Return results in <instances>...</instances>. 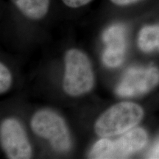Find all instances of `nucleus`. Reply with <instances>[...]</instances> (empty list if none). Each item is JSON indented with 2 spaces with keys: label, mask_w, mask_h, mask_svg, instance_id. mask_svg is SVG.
I'll use <instances>...</instances> for the list:
<instances>
[{
  "label": "nucleus",
  "mask_w": 159,
  "mask_h": 159,
  "mask_svg": "<svg viewBox=\"0 0 159 159\" xmlns=\"http://www.w3.org/2000/svg\"><path fill=\"white\" fill-rule=\"evenodd\" d=\"M143 116L142 108L136 103H117L97 119L94 125L95 132L104 138L122 134L138 125Z\"/></svg>",
  "instance_id": "nucleus-1"
},
{
  "label": "nucleus",
  "mask_w": 159,
  "mask_h": 159,
  "mask_svg": "<svg viewBox=\"0 0 159 159\" xmlns=\"http://www.w3.org/2000/svg\"><path fill=\"white\" fill-rule=\"evenodd\" d=\"M66 71L63 87L71 97L80 96L93 88L94 76L87 55L79 49H72L65 56Z\"/></svg>",
  "instance_id": "nucleus-2"
},
{
  "label": "nucleus",
  "mask_w": 159,
  "mask_h": 159,
  "mask_svg": "<svg viewBox=\"0 0 159 159\" xmlns=\"http://www.w3.org/2000/svg\"><path fill=\"white\" fill-rule=\"evenodd\" d=\"M148 142V134L142 128H134L122 134L115 141L102 139L91 148L89 158H126L142 150Z\"/></svg>",
  "instance_id": "nucleus-3"
},
{
  "label": "nucleus",
  "mask_w": 159,
  "mask_h": 159,
  "mask_svg": "<svg viewBox=\"0 0 159 159\" xmlns=\"http://www.w3.org/2000/svg\"><path fill=\"white\" fill-rule=\"evenodd\" d=\"M33 132L50 143L55 151L66 152L71 148V140L65 121L49 110L38 111L31 120Z\"/></svg>",
  "instance_id": "nucleus-4"
},
{
  "label": "nucleus",
  "mask_w": 159,
  "mask_h": 159,
  "mask_svg": "<svg viewBox=\"0 0 159 159\" xmlns=\"http://www.w3.org/2000/svg\"><path fill=\"white\" fill-rule=\"evenodd\" d=\"M158 83L159 69L156 67H132L122 77L116 92L120 97L139 96L152 90Z\"/></svg>",
  "instance_id": "nucleus-5"
},
{
  "label": "nucleus",
  "mask_w": 159,
  "mask_h": 159,
  "mask_svg": "<svg viewBox=\"0 0 159 159\" xmlns=\"http://www.w3.org/2000/svg\"><path fill=\"white\" fill-rule=\"evenodd\" d=\"M1 144L7 158L11 159L30 158L32 148L25 131L15 119H5L0 128Z\"/></svg>",
  "instance_id": "nucleus-6"
},
{
  "label": "nucleus",
  "mask_w": 159,
  "mask_h": 159,
  "mask_svg": "<svg viewBox=\"0 0 159 159\" xmlns=\"http://www.w3.org/2000/svg\"><path fill=\"white\" fill-rule=\"evenodd\" d=\"M105 48L102 53V61L106 66L116 68L123 63L127 48L126 29L121 24L108 27L102 34Z\"/></svg>",
  "instance_id": "nucleus-7"
},
{
  "label": "nucleus",
  "mask_w": 159,
  "mask_h": 159,
  "mask_svg": "<svg viewBox=\"0 0 159 159\" xmlns=\"http://www.w3.org/2000/svg\"><path fill=\"white\" fill-rule=\"evenodd\" d=\"M25 16L33 20L42 19L48 12L50 0H12Z\"/></svg>",
  "instance_id": "nucleus-8"
},
{
  "label": "nucleus",
  "mask_w": 159,
  "mask_h": 159,
  "mask_svg": "<svg viewBox=\"0 0 159 159\" xmlns=\"http://www.w3.org/2000/svg\"><path fill=\"white\" fill-rule=\"evenodd\" d=\"M138 44L145 52H150L156 49L159 50V25L143 27L139 32Z\"/></svg>",
  "instance_id": "nucleus-9"
},
{
  "label": "nucleus",
  "mask_w": 159,
  "mask_h": 159,
  "mask_svg": "<svg viewBox=\"0 0 159 159\" xmlns=\"http://www.w3.org/2000/svg\"><path fill=\"white\" fill-rule=\"evenodd\" d=\"M12 77L9 69L1 63L0 64V93L4 94L10 89Z\"/></svg>",
  "instance_id": "nucleus-10"
},
{
  "label": "nucleus",
  "mask_w": 159,
  "mask_h": 159,
  "mask_svg": "<svg viewBox=\"0 0 159 159\" xmlns=\"http://www.w3.org/2000/svg\"><path fill=\"white\" fill-rule=\"evenodd\" d=\"M62 1L68 7L77 8V7H82V6L87 5L92 0H62Z\"/></svg>",
  "instance_id": "nucleus-11"
},
{
  "label": "nucleus",
  "mask_w": 159,
  "mask_h": 159,
  "mask_svg": "<svg viewBox=\"0 0 159 159\" xmlns=\"http://www.w3.org/2000/svg\"><path fill=\"white\" fill-rule=\"evenodd\" d=\"M146 158L159 159V140L158 142H156V144L149 150L146 156Z\"/></svg>",
  "instance_id": "nucleus-12"
},
{
  "label": "nucleus",
  "mask_w": 159,
  "mask_h": 159,
  "mask_svg": "<svg viewBox=\"0 0 159 159\" xmlns=\"http://www.w3.org/2000/svg\"><path fill=\"white\" fill-rule=\"evenodd\" d=\"M111 1L116 5L125 6L136 3L137 2L140 1V0H111Z\"/></svg>",
  "instance_id": "nucleus-13"
}]
</instances>
